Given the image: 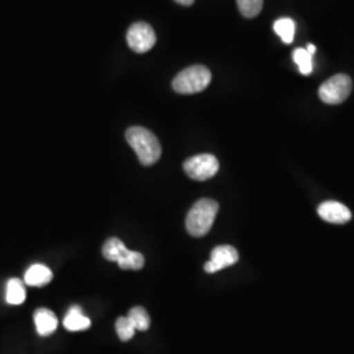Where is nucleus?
Instances as JSON below:
<instances>
[{
    "mask_svg": "<svg viewBox=\"0 0 354 354\" xmlns=\"http://www.w3.org/2000/svg\"><path fill=\"white\" fill-rule=\"evenodd\" d=\"M117 264L125 270H140L145 266V257L142 253L129 250Z\"/></svg>",
    "mask_w": 354,
    "mask_h": 354,
    "instance_id": "2eb2a0df",
    "label": "nucleus"
},
{
    "mask_svg": "<svg viewBox=\"0 0 354 354\" xmlns=\"http://www.w3.org/2000/svg\"><path fill=\"white\" fill-rule=\"evenodd\" d=\"M238 7L241 15L247 19L256 17L259 13L261 12L264 0H236Z\"/></svg>",
    "mask_w": 354,
    "mask_h": 354,
    "instance_id": "a211bd4d",
    "label": "nucleus"
},
{
    "mask_svg": "<svg viewBox=\"0 0 354 354\" xmlns=\"http://www.w3.org/2000/svg\"><path fill=\"white\" fill-rule=\"evenodd\" d=\"M35 324L39 336H50L58 327V319L48 308H38L35 313Z\"/></svg>",
    "mask_w": 354,
    "mask_h": 354,
    "instance_id": "1a4fd4ad",
    "label": "nucleus"
},
{
    "mask_svg": "<svg viewBox=\"0 0 354 354\" xmlns=\"http://www.w3.org/2000/svg\"><path fill=\"white\" fill-rule=\"evenodd\" d=\"M219 162L212 153H201L189 158L184 163L185 174L197 181H205L218 174Z\"/></svg>",
    "mask_w": 354,
    "mask_h": 354,
    "instance_id": "39448f33",
    "label": "nucleus"
},
{
    "mask_svg": "<svg viewBox=\"0 0 354 354\" xmlns=\"http://www.w3.org/2000/svg\"><path fill=\"white\" fill-rule=\"evenodd\" d=\"M26 298V286L21 279H12L7 282V292H6V301L7 304L19 306L24 304Z\"/></svg>",
    "mask_w": 354,
    "mask_h": 354,
    "instance_id": "f8f14e48",
    "label": "nucleus"
},
{
    "mask_svg": "<svg viewBox=\"0 0 354 354\" xmlns=\"http://www.w3.org/2000/svg\"><path fill=\"white\" fill-rule=\"evenodd\" d=\"M115 332L122 342H129L134 336L136 328L129 317H118L115 322Z\"/></svg>",
    "mask_w": 354,
    "mask_h": 354,
    "instance_id": "6ab92c4d",
    "label": "nucleus"
},
{
    "mask_svg": "<svg viewBox=\"0 0 354 354\" xmlns=\"http://www.w3.org/2000/svg\"><path fill=\"white\" fill-rule=\"evenodd\" d=\"M212 82V73L203 64L190 66L177 74L172 82V88L181 95H193L203 92Z\"/></svg>",
    "mask_w": 354,
    "mask_h": 354,
    "instance_id": "7ed1b4c3",
    "label": "nucleus"
},
{
    "mask_svg": "<svg viewBox=\"0 0 354 354\" xmlns=\"http://www.w3.org/2000/svg\"><path fill=\"white\" fill-rule=\"evenodd\" d=\"M127 251L129 250H127V245L120 239H117V238L108 239V241H105L104 247H102L104 257L106 260H109V261H114V263H118Z\"/></svg>",
    "mask_w": 354,
    "mask_h": 354,
    "instance_id": "ddd939ff",
    "label": "nucleus"
},
{
    "mask_svg": "<svg viewBox=\"0 0 354 354\" xmlns=\"http://www.w3.org/2000/svg\"><path fill=\"white\" fill-rule=\"evenodd\" d=\"M317 214L323 221L335 225L346 223L352 218L351 210L345 205L336 201H326L322 203L317 207Z\"/></svg>",
    "mask_w": 354,
    "mask_h": 354,
    "instance_id": "6e6552de",
    "label": "nucleus"
},
{
    "mask_svg": "<svg viewBox=\"0 0 354 354\" xmlns=\"http://www.w3.org/2000/svg\"><path fill=\"white\" fill-rule=\"evenodd\" d=\"M176 3H178V4H181V6H192L193 3H194V0H175Z\"/></svg>",
    "mask_w": 354,
    "mask_h": 354,
    "instance_id": "aec40b11",
    "label": "nucleus"
},
{
    "mask_svg": "<svg viewBox=\"0 0 354 354\" xmlns=\"http://www.w3.org/2000/svg\"><path fill=\"white\" fill-rule=\"evenodd\" d=\"M127 317L133 323L136 330H147L150 327V317L143 307H134L129 311Z\"/></svg>",
    "mask_w": 354,
    "mask_h": 354,
    "instance_id": "dca6fc26",
    "label": "nucleus"
},
{
    "mask_svg": "<svg viewBox=\"0 0 354 354\" xmlns=\"http://www.w3.org/2000/svg\"><path fill=\"white\" fill-rule=\"evenodd\" d=\"M274 32L279 35L285 44H291L295 33V24L289 17H282L274 23Z\"/></svg>",
    "mask_w": 354,
    "mask_h": 354,
    "instance_id": "4468645a",
    "label": "nucleus"
},
{
    "mask_svg": "<svg viewBox=\"0 0 354 354\" xmlns=\"http://www.w3.org/2000/svg\"><path fill=\"white\" fill-rule=\"evenodd\" d=\"M127 45L136 53H147L156 44V36L151 26L147 23H136L127 30Z\"/></svg>",
    "mask_w": 354,
    "mask_h": 354,
    "instance_id": "423d86ee",
    "label": "nucleus"
},
{
    "mask_svg": "<svg viewBox=\"0 0 354 354\" xmlns=\"http://www.w3.org/2000/svg\"><path fill=\"white\" fill-rule=\"evenodd\" d=\"M306 50L308 51V53H310V54L313 55V54H314V53L317 51V48H315V45H313V44H308V45H307V49H306Z\"/></svg>",
    "mask_w": 354,
    "mask_h": 354,
    "instance_id": "412c9836",
    "label": "nucleus"
},
{
    "mask_svg": "<svg viewBox=\"0 0 354 354\" xmlns=\"http://www.w3.org/2000/svg\"><path fill=\"white\" fill-rule=\"evenodd\" d=\"M238 260H239V253L234 247L219 245V247H215L214 250L212 251V257L205 264L203 269H205V272L213 274L225 268L236 264Z\"/></svg>",
    "mask_w": 354,
    "mask_h": 354,
    "instance_id": "0eeeda50",
    "label": "nucleus"
},
{
    "mask_svg": "<svg viewBox=\"0 0 354 354\" xmlns=\"http://www.w3.org/2000/svg\"><path fill=\"white\" fill-rule=\"evenodd\" d=\"M64 328L71 332L86 330L91 327V320L86 317L79 306H73L64 320Z\"/></svg>",
    "mask_w": 354,
    "mask_h": 354,
    "instance_id": "9d476101",
    "label": "nucleus"
},
{
    "mask_svg": "<svg viewBox=\"0 0 354 354\" xmlns=\"http://www.w3.org/2000/svg\"><path fill=\"white\" fill-rule=\"evenodd\" d=\"M24 279L26 285L29 286H44L53 279V272L48 266L35 264L26 270Z\"/></svg>",
    "mask_w": 354,
    "mask_h": 354,
    "instance_id": "9b49d317",
    "label": "nucleus"
},
{
    "mask_svg": "<svg viewBox=\"0 0 354 354\" xmlns=\"http://www.w3.org/2000/svg\"><path fill=\"white\" fill-rule=\"evenodd\" d=\"M218 203L210 198H203L194 203L187 215V230L192 236H205L214 223L218 214Z\"/></svg>",
    "mask_w": 354,
    "mask_h": 354,
    "instance_id": "f03ea898",
    "label": "nucleus"
},
{
    "mask_svg": "<svg viewBox=\"0 0 354 354\" xmlns=\"http://www.w3.org/2000/svg\"><path fill=\"white\" fill-rule=\"evenodd\" d=\"M294 62L298 66L301 74L308 75L313 71V55L306 49H295L292 53Z\"/></svg>",
    "mask_w": 354,
    "mask_h": 354,
    "instance_id": "f3484780",
    "label": "nucleus"
},
{
    "mask_svg": "<svg viewBox=\"0 0 354 354\" xmlns=\"http://www.w3.org/2000/svg\"><path fill=\"white\" fill-rule=\"evenodd\" d=\"M127 140L137 153L142 165H155L160 159L162 146L150 130L140 127H130L127 129Z\"/></svg>",
    "mask_w": 354,
    "mask_h": 354,
    "instance_id": "f257e3e1",
    "label": "nucleus"
},
{
    "mask_svg": "<svg viewBox=\"0 0 354 354\" xmlns=\"http://www.w3.org/2000/svg\"><path fill=\"white\" fill-rule=\"evenodd\" d=\"M352 79L345 74L329 77L319 88L320 100L329 105H337L345 102L352 92Z\"/></svg>",
    "mask_w": 354,
    "mask_h": 354,
    "instance_id": "20e7f679",
    "label": "nucleus"
}]
</instances>
